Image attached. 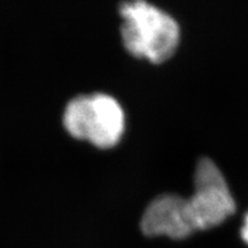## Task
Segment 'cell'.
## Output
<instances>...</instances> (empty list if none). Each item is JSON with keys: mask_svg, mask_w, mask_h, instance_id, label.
<instances>
[{"mask_svg": "<svg viewBox=\"0 0 248 248\" xmlns=\"http://www.w3.org/2000/svg\"><path fill=\"white\" fill-rule=\"evenodd\" d=\"M188 206L197 231L219 225L235 212V202L226 181L214 161L202 157L194 173V193Z\"/></svg>", "mask_w": 248, "mask_h": 248, "instance_id": "3957f363", "label": "cell"}, {"mask_svg": "<svg viewBox=\"0 0 248 248\" xmlns=\"http://www.w3.org/2000/svg\"><path fill=\"white\" fill-rule=\"evenodd\" d=\"M63 125L74 138L85 139L99 148H110L121 140L125 116L113 97L94 93L78 95L68 102Z\"/></svg>", "mask_w": 248, "mask_h": 248, "instance_id": "7a4b0ae2", "label": "cell"}, {"mask_svg": "<svg viewBox=\"0 0 248 248\" xmlns=\"http://www.w3.org/2000/svg\"><path fill=\"white\" fill-rule=\"evenodd\" d=\"M120 14L123 18L121 35L129 53L153 63L172 57L181 38L175 18L146 1L123 2Z\"/></svg>", "mask_w": 248, "mask_h": 248, "instance_id": "6da1fadb", "label": "cell"}, {"mask_svg": "<svg viewBox=\"0 0 248 248\" xmlns=\"http://www.w3.org/2000/svg\"><path fill=\"white\" fill-rule=\"evenodd\" d=\"M140 229L148 237L166 235L171 239H185L197 231L187 199L171 193L151 201L141 216Z\"/></svg>", "mask_w": 248, "mask_h": 248, "instance_id": "277c9868", "label": "cell"}, {"mask_svg": "<svg viewBox=\"0 0 248 248\" xmlns=\"http://www.w3.org/2000/svg\"><path fill=\"white\" fill-rule=\"evenodd\" d=\"M240 235L245 243L248 245V213L246 214V216H245L244 218V224H243V228H241Z\"/></svg>", "mask_w": 248, "mask_h": 248, "instance_id": "5b68a950", "label": "cell"}]
</instances>
